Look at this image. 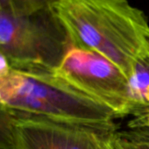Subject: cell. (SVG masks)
Here are the masks:
<instances>
[{
  "label": "cell",
  "instance_id": "obj_7",
  "mask_svg": "<svg viewBox=\"0 0 149 149\" xmlns=\"http://www.w3.org/2000/svg\"><path fill=\"white\" fill-rule=\"evenodd\" d=\"M111 142L114 149H149V130L129 128L111 133Z\"/></svg>",
  "mask_w": 149,
  "mask_h": 149
},
{
  "label": "cell",
  "instance_id": "obj_9",
  "mask_svg": "<svg viewBox=\"0 0 149 149\" xmlns=\"http://www.w3.org/2000/svg\"><path fill=\"white\" fill-rule=\"evenodd\" d=\"M16 112L0 107V149H16L13 122Z\"/></svg>",
  "mask_w": 149,
  "mask_h": 149
},
{
  "label": "cell",
  "instance_id": "obj_8",
  "mask_svg": "<svg viewBox=\"0 0 149 149\" xmlns=\"http://www.w3.org/2000/svg\"><path fill=\"white\" fill-rule=\"evenodd\" d=\"M58 0H0V12L18 13L52 7Z\"/></svg>",
  "mask_w": 149,
  "mask_h": 149
},
{
  "label": "cell",
  "instance_id": "obj_2",
  "mask_svg": "<svg viewBox=\"0 0 149 149\" xmlns=\"http://www.w3.org/2000/svg\"><path fill=\"white\" fill-rule=\"evenodd\" d=\"M0 107L59 122L116 131L114 113L53 71L12 68L0 80Z\"/></svg>",
  "mask_w": 149,
  "mask_h": 149
},
{
  "label": "cell",
  "instance_id": "obj_5",
  "mask_svg": "<svg viewBox=\"0 0 149 149\" xmlns=\"http://www.w3.org/2000/svg\"><path fill=\"white\" fill-rule=\"evenodd\" d=\"M13 127L16 149H104L114 132L21 113Z\"/></svg>",
  "mask_w": 149,
  "mask_h": 149
},
{
  "label": "cell",
  "instance_id": "obj_1",
  "mask_svg": "<svg viewBox=\"0 0 149 149\" xmlns=\"http://www.w3.org/2000/svg\"><path fill=\"white\" fill-rule=\"evenodd\" d=\"M52 7L73 46L104 56L127 78L149 57L148 19L127 0H58Z\"/></svg>",
  "mask_w": 149,
  "mask_h": 149
},
{
  "label": "cell",
  "instance_id": "obj_6",
  "mask_svg": "<svg viewBox=\"0 0 149 149\" xmlns=\"http://www.w3.org/2000/svg\"><path fill=\"white\" fill-rule=\"evenodd\" d=\"M127 79L131 96L137 108V116L149 110V57L135 63Z\"/></svg>",
  "mask_w": 149,
  "mask_h": 149
},
{
  "label": "cell",
  "instance_id": "obj_12",
  "mask_svg": "<svg viewBox=\"0 0 149 149\" xmlns=\"http://www.w3.org/2000/svg\"><path fill=\"white\" fill-rule=\"evenodd\" d=\"M115 132V131H114ZM111 132L105 139V141H104V149H114L112 147V145H111Z\"/></svg>",
  "mask_w": 149,
  "mask_h": 149
},
{
  "label": "cell",
  "instance_id": "obj_3",
  "mask_svg": "<svg viewBox=\"0 0 149 149\" xmlns=\"http://www.w3.org/2000/svg\"><path fill=\"white\" fill-rule=\"evenodd\" d=\"M72 47L53 7L18 13L0 12V53L13 68L54 72Z\"/></svg>",
  "mask_w": 149,
  "mask_h": 149
},
{
  "label": "cell",
  "instance_id": "obj_11",
  "mask_svg": "<svg viewBox=\"0 0 149 149\" xmlns=\"http://www.w3.org/2000/svg\"><path fill=\"white\" fill-rule=\"evenodd\" d=\"M12 65L8 59L0 53V80L6 77L12 71Z\"/></svg>",
  "mask_w": 149,
  "mask_h": 149
},
{
  "label": "cell",
  "instance_id": "obj_10",
  "mask_svg": "<svg viewBox=\"0 0 149 149\" xmlns=\"http://www.w3.org/2000/svg\"><path fill=\"white\" fill-rule=\"evenodd\" d=\"M128 126L131 129L144 128L149 130V110L133 117V118L129 122Z\"/></svg>",
  "mask_w": 149,
  "mask_h": 149
},
{
  "label": "cell",
  "instance_id": "obj_4",
  "mask_svg": "<svg viewBox=\"0 0 149 149\" xmlns=\"http://www.w3.org/2000/svg\"><path fill=\"white\" fill-rule=\"evenodd\" d=\"M73 87L109 108L117 118L135 116L128 79L104 56L73 46L54 71Z\"/></svg>",
  "mask_w": 149,
  "mask_h": 149
}]
</instances>
